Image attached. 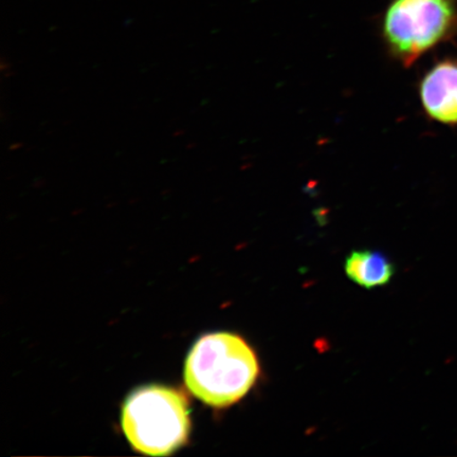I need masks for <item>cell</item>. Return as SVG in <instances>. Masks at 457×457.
Wrapping results in <instances>:
<instances>
[{
	"instance_id": "277c9868",
	"label": "cell",
	"mask_w": 457,
	"mask_h": 457,
	"mask_svg": "<svg viewBox=\"0 0 457 457\" xmlns=\"http://www.w3.org/2000/svg\"><path fill=\"white\" fill-rule=\"evenodd\" d=\"M422 107L434 121L457 125V59H445L428 71L420 85Z\"/></svg>"
},
{
	"instance_id": "3957f363",
	"label": "cell",
	"mask_w": 457,
	"mask_h": 457,
	"mask_svg": "<svg viewBox=\"0 0 457 457\" xmlns=\"http://www.w3.org/2000/svg\"><path fill=\"white\" fill-rule=\"evenodd\" d=\"M380 26L387 50L409 67L457 37V0H390Z\"/></svg>"
},
{
	"instance_id": "6da1fadb",
	"label": "cell",
	"mask_w": 457,
	"mask_h": 457,
	"mask_svg": "<svg viewBox=\"0 0 457 457\" xmlns=\"http://www.w3.org/2000/svg\"><path fill=\"white\" fill-rule=\"evenodd\" d=\"M261 373L253 348L232 333L204 335L188 353L185 381L188 391L210 407H231L256 384Z\"/></svg>"
},
{
	"instance_id": "5b68a950",
	"label": "cell",
	"mask_w": 457,
	"mask_h": 457,
	"mask_svg": "<svg viewBox=\"0 0 457 457\" xmlns=\"http://www.w3.org/2000/svg\"><path fill=\"white\" fill-rule=\"evenodd\" d=\"M348 278L363 288L373 289L390 283L395 267L385 254L374 250H355L346 257Z\"/></svg>"
},
{
	"instance_id": "7a4b0ae2",
	"label": "cell",
	"mask_w": 457,
	"mask_h": 457,
	"mask_svg": "<svg viewBox=\"0 0 457 457\" xmlns=\"http://www.w3.org/2000/svg\"><path fill=\"white\" fill-rule=\"evenodd\" d=\"M122 428L131 447L138 453L170 455L187 443L190 433L187 399L175 388H139L124 403Z\"/></svg>"
}]
</instances>
